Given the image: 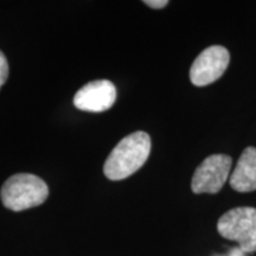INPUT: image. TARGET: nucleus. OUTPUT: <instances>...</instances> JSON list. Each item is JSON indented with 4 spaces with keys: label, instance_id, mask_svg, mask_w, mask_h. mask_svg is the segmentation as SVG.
Returning <instances> with one entry per match:
<instances>
[{
    "label": "nucleus",
    "instance_id": "nucleus-1",
    "mask_svg": "<svg viewBox=\"0 0 256 256\" xmlns=\"http://www.w3.org/2000/svg\"><path fill=\"white\" fill-rule=\"evenodd\" d=\"M151 153V138L138 130L124 136L114 147L104 165V174L110 180H122L136 174Z\"/></svg>",
    "mask_w": 256,
    "mask_h": 256
},
{
    "label": "nucleus",
    "instance_id": "nucleus-2",
    "mask_svg": "<svg viewBox=\"0 0 256 256\" xmlns=\"http://www.w3.org/2000/svg\"><path fill=\"white\" fill-rule=\"evenodd\" d=\"M48 196L49 188L46 182L31 174L11 176L0 191L2 204L12 211H23L40 206Z\"/></svg>",
    "mask_w": 256,
    "mask_h": 256
},
{
    "label": "nucleus",
    "instance_id": "nucleus-3",
    "mask_svg": "<svg viewBox=\"0 0 256 256\" xmlns=\"http://www.w3.org/2000/svg\"><path fill=\"white\" fill-rule=\"evenodd\" d=\"M222 238L238 243L246 252H256V208L238 206L226 211L217 222Z\"/></svg>",
    "mask_w": 256,
    "mask_h": 256
},
{
    "label": "nucleus",
    "instance_id": "nucleus-4",
    "mask_svg": "<svg viewBox=\"0 0 256 256\" xmlns=\"http://www.w3.org/2000/svg\"><path fill=\"white\" fill-rule=\"evenodd\" d=\"M232 164V156L226 154H212L206 156L196 168L192 177V192L196 194H217L228 180Z\"/></svg>",
    "mask_w": 256,
    "mask_h": 256
},
{
    "label": "nucleus",
    "instance_id": "nucleus-5",
    "mask_svg": "<svg viewBox=\"0 0 256 256\" xmlns=\"http://www.w3.org/2000/svg\"><path fill=\"white\" fill-rule=\"evenodd\" d=\"M230 54L222 46H211L203 50L192 63L190 81L196 87H206L216 82L228 69Z\"/></svg>",
    "mask_w": 256,
    "mask_h": 256
},
{
    "label": "nucleus",
    "instance_id": "nucleus-6",
    "mask_svg": "<svg viewBox=\"0 0 256 256\" xmlns=\"http://www.w3.org/2000/svg\"><path fill=\"white\" fill-rule=\"evenodd\" d=\"M116 100V88L108 80L87 83L74 96V104L80 110L101 113L110 110Z\"/></svg>",
    "mask_w": 256,
    "mask_h": 256
},
{
    "label": "nucleus",
    "instance_id": "nucleus-7",
    "mask_svg": "<svg viewBox=\"0 0 256 256\" xmlns=\"http://www.w3.org/2000/svg\"><path fill=\"white\" fill-rule=\"evenodd\" d=\"M229 183L234 190L241 194L256 190V147L244 148L230 176Z\"/></svg>",
    "mask_w": 256,
    "mask_h": 256
},
{
    "label": "nucleus",
    "instance_id": "nucleus-8",
    "mask_svg": "<svg viewBox=\"0 0 256 256\" xmlns=\"http://www.w3.org/2000/svg\"><path fill=\"white\" fill-rule=\"evenodd\" d=\"M8 78V63L4 54L0 51V88Z\"/></svg>",
    "mask_w": 256,
    "mask_h": 256
},
{
    "label": "nucleus",
    "instance_id": "nucleus-9",
    "mask_svg": "<svg viewBox=\"0 0 256 256\" xmlns=\"http://www.w3.org/2000/svg\"><path fill=\"white\" fill-rule=\"evenodd\" d=\"M144 4L147 5L148 8H151L159 10V8H166V6L168 5V0H145V2H144Z\"/></svg>",
    "mask_w": 256,
    "mask_h": 256
}]
</instances>
